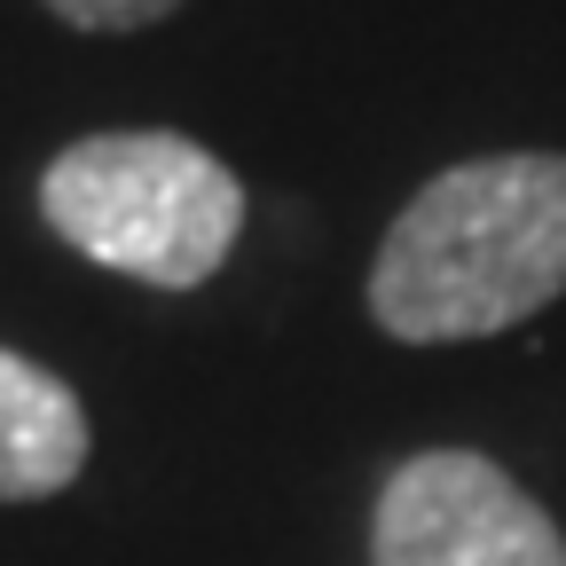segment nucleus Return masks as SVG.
Masks as SVG:
<instances>
[{
  "label": "nucleus",
  "mask_w": 566,
  "mask_h": 566,
  "mask_svg": "<svg viewBox=\"0 0 566 566\" xmlns=\"http://www.w3.org/2000/svg\"><path fill=\"white\" fill-rule=\"evenodd\" d=\"M48 17H63L71 32H150L166 24L181 0H40Z\"/></svg>",
  "instance_id": "nucleus-5"
},
{
  "label": "nucleus",
  "mask_w": 566,
  "mask_h": 566,
  "mask_svg": "<svg viewBox=\"0 0 566 566\" xmlns=\"http://www.w3.org/2000/svg\"><path fill=\"white\" fill-rule=\"evenodd\" d=\"M87 472V409L55 370L0 346V504H40Z\"/></svg>",
  "instance_id": "nucleus-4"
},
{
  "label": "nucleus",
  "mask_w": 566,
  "mask_h": 566,
  "mask_svg": "<svg viewBox=\"0 0 566 566\" xmlns=\"http://www.w3.org/2000/svg\"><path fill=\"white\" fill-rule=\"evenodd\" d=\"M40 212L95 268L134 275L150 292H197L229 268L244 237V181L189 134L118 126L48 158Z\"/></svg>",
  "instance_id": "nucleus-2"
},
{
  "label": "nucleus",
  "mask_w": 566,
  "mask_h": 566,
  "mask_svg": "<svg viewBox=\"0 0 566 566\" xmlns=\"http://www.w3.org/2000/svg\"><path fill=\"white\" fill-rule=\"evenodd\" d=\"M566 292V158L495 150L433 174L370 260V315L401 346L495 338Z\"/></svg>",
  "instance_id": "nucleus-1"
},
{
  "label": "nucleus",
  "mask_w": 566,
  "mask_h": 566,
  "mask_svg": "<svg viewBox=\"0 0 566 566\" xmlns=\"http://www.w3.org/2000/svg\"><path fill=\"white\" fill-rule=\"evenodd\" d=\"M370 566H566V535L504 464L424 449L370 512Z\"/></svg>",
  "instance_id": "nucleus-3"
}]
</instances>
